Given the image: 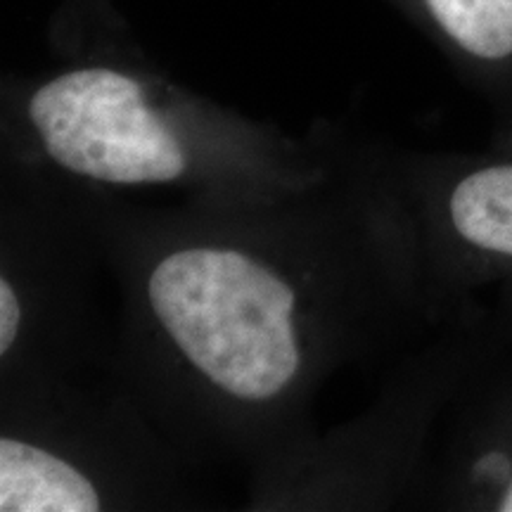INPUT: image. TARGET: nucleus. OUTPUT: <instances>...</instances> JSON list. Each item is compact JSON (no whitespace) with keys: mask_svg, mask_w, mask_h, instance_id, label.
Here are the masks:
<instances>
[{"mask_svg":"<svg viewBox=\"0 0 512 512\" xmlns=\"http://www.w3.org/2000/svg\"><path fill=\"white\" fill-rule=\"evenodd\" d=\"M19 320H22V306H19L17 292L12 290L8 278L0 280V354H8L15 342Z\"/></svg>","mask_w":512,"mask_h":512,"instance_id":"obj_6","label":"nucleus"},{"mask_svg":"<svg viewBox=\"0 0 512 512\" xmlns=\"http://www.w3.org/2000/svg\"><path fill=\"white\" fill-rule=\"evenodd\" d=\"M147 297L183 356L223 392L266 401L297 373L294 292L252 256L183 249L159 261Z\"/></svg>","mask_w":512,"mask_h":512,"instance_id":"obj_1","label":"nucleus"},{"mask_svg":"<svg viewBox=\"0 0 512 512\" xmlns=\"http://www.w3.org/2000/svg\"><path fill=\"white\" fill-rule=\"evenodd\" d=\"M0 510L3 512H95L100 496L93 482L62 458L17 439L0 441Z\"/></svg>","mask_w":512,"mask_h":512,"instance_id":"obj_3","label":"nucleus"},{"mask_svg":"<svg viewBox=\"0 0 512 512\" xmlns=\"http://www.w3.org/2000/svg\"><path fill=\"white\" fill-rule=\"evenodd\" d=\"M448 211L460 238L486 252L512 256V164L465 176L453 190Z\"/></svg>","mask_w":512,"mask_h":512,"instance_id":"obj_4","label":"nucleus"},{"mask_svg":"<svg viewBox=\"0 0 512 512\" xmlns=\"http://www.w3.org/2000/svg\"><path fill=\"white\" fill-rule=\"evenodd\" d=\"M460 48L482 60L512 55V0H425Z\"/></svg>","mask_w":512,"mask_h":512,"instance_id":"obj_5","label":"nucleus"},{"mask_svg":"<svg viewBox=\"0 0 512 512\" xmlns=\"http://www.w3.org/2000/svg\"><path fill=\"white\" fill-rule=\"evenodd\" d=\"M48 155L74 174L107 183H162L185 171L169 126L131 76L83 67L48 81L29 102Z\"/></svg>","mask_w":512,"mask_h":512,"instance_id":"obj_2","label":"nucleus"},{"mask_svg":"<svg viewBox=\"0 0 512 512\" xmlns=\"http://www.w3.org/2000/svg\"><path fill=\"white\" fill-rule=\"evenodd\" d=\"M498 508H501L503 512H512V479H510L508 489H505V494L501 498V505H498Z\"/></svg>","mask_w":512,"mask_h":512,"instance_id":"obj_7","label":"nucleus"}]
</instances>
